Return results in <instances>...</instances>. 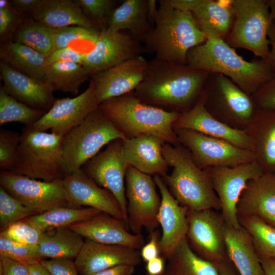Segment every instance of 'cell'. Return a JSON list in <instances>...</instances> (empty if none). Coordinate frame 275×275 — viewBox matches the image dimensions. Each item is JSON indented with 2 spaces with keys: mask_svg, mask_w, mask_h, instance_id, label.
Wrapping results in <instances>:
<instances>
[{
  "mask_svg": "<svg viewBox=\"0 0 275 275\" xmlns=\"http://www.w3.org/2000/svg\"><path fill=\"white\" fill-rule=\"evenodd\" d=\"M270 16L272 21L275 22V0H266Z\"/></svg>",
  "mask_w": 275,
  "mask_h": 275,
  "instance_id": "60",
  "label": "cell"
},
{
  "mask_svg": "<svg viewBox=\"0 0 275 275\" xmlns=\"http://www.w3.org/2000/svg\"><path fill=\"white\" fill-rule=\"evenodd\" d=\"M158 3L153 27L143 43L146 52L158 60L186 65L188 51L203 43L206 37L190 12L173 8L161 0Z\"/></svg>",
  "mask_w": 275,
  "mask_h": 275,
  "instance_id": "3",
  "label": "cell"
},
{
  "mask_svg": "<svg viewBox=\"0 0 275 275\" xmlns=\"http://www.w3.org/2000/svg\"><path fill=\"white\" fill-rule=\"evenodd\" d=\"M11 6L10 1L7 0L0 1V8H6Z\"/></svg>",
  "mask_w": 275,
  "mask_h": 275,
  "instance_id": "61",
  "label": "cell"
},
{
  "mask_svg": "<svg viewBox=\"0 0 275 275\" xmlns=\"http://www.w3.org/2000/svg\"><path fill=\"white\" fill-rule=\"evenodd\" d=\"M199 98L213 117L237 129L244 130L258 111L251 96L218 73H209Z\"/></svg>",
  "mask_w": 275,
  "mask_h": 275,
  "instance_id": "8",
  "label": "cell"
},
{
  "mask_svg": "<svg viewBox=\"0 0 275 275\" xmlns=\"http://www.w3.org/2000/svg\"><path fill=\"white\" fill-rule=\"evenodd\" d=\"M142 260L139 250L86 239L74 262L79 274L91 275L119 265L136 267Z\"/></svg>",
  "mask_w": 275,
  "mask_h": 275,
  "instance_id": "21",
  "label": "cell"
},
{
  "mask_svg": "<svg viewBox=\"0 0 275 275\" xmlns=\"http://www.w3.org/2000/svg\"><path fill=\"white\" fill-rule=\"evenodd\" d=\"M51 30L53 50L69 46V43L74 41H87L92 43L94 45L100 32L96 28L76 25L58 29L51 28Z\"/></svg>",
  "mask_w": 275,
  "mask_h": 275,
  "instance_id": "41",
  "label": "cell"
},
{
  "mask_svg": "<svg viewBox=\"0 0 275 275\" xmlns=\"http://www.w3.org/2000/svg\"><path fill=\"white\" fill-rule=\"evenodd\" d=\"M268 37L270 46L269 63L271 64L275 73V22L273 21L270 26Z\"/></svg>",
  "mask_w": 275,
  "mask_h": 275,
  "instance_id": "55",
  "label": "cell"
},
{
  "mask_svg": "<svg viewBox=\"0 0 275 275\" xmlns=\"http://www.w3.org/2000/svg\"><path fill=\"white\" fill-rule=\"evenodd\" d=\"M0 257L11 259L25 265L42 259L36 245L23 244L0 235Z\"/></svg>",
  "mask_w": 275,
  "mask_h": 275,
  "instance_id": "43",
  "label": "cell"
},
{
  "mask_svg": "<svg viewBox=\"0 0 275 275\" xmlns=\"http://www.w3.org/2000/svg\"><path fill=\"white\" fill-rule=\"evenodd\" d=\"M12 6L0 8V35L1 39L10 33L16 24L17 17Z\"/></svg>",
  "mask_w": 275,
  "mask_h": 275,
  "instance_id": "51",
  "label": "cell"
},
{
  "mask_svg": "<svg viewBox=\"0 0 275 275\" xmlns=\"http://www.w3.org/2000/svg\"><path fill=\"white\" fill-rule=\"evenodd\" d=\"M99 105L95 83L91 79L88 88L80 95L55 100L49 111L32 127L42 131L50 129L52 133L64 136Z\"/></svg>",
  "mask_w": 275,
  "mask_h": 275,
  "instance_id": "17",
  "label": "cell"
},
{
  "mask_svg": "<svg viewBox=\"0 0 275 275\" xmlns=\"http://www.w3.org/2000/svg\"><path fill=\"white\" fill-rule=\"evenodd\" d=\"M125 181L127 228L135 234H141L143 229L150 234L159 226L157 215L161 198L154 179L130 166Z\"/></svg>",
  "mask_w": 275,
  "mask_h": 275,
  "instance_id": "10",
  "label": "cell"
},
{
  "mask_svg": "<svg viewBox=\"0 0 275 275\" xmlns=\"http://www.w3.org/2000/svg\"><path fill=\"white\" fill-rule=\"evenodd\" d=\"M148 66L149 62L140 56L93 75L99 103L134 91L143 81Z\"/></svg>",
  "mask_w": 275,
  "mask_h": 275,
  "instance_id": "22",
  "label": "cell"
},
{
  "mask_svg": "<svg viewBox=\"0 0 275 275\" xmlns=\"http://www.w3.org/2000/svg\"><path fill=\"white\" fill-rule=\"evenodd\" d=\"M175 131L180 144L189 151L195 163L202 170L212 167H234L256 160L252 151L224 140L190 129Z\"/></svg>",
  "mask_w": 275,
  "mask_h": 275,
  "instance_id": "12",
  "label": "cell"
},
{
  "mask_svg": "<svg viewBox=\"0 0 275 275\" xmlns=\"http://www.w3.org/2000/svg\"><path fill=\"white\" fill-rule=\"evenodd\" d=\"M186 238L193 251L216 266L228 260L225 237L226 222L214 209L188 210Z\"/></svg>",
  "mask_w": 275,
  "mask_h": 275,
  "instance_id": "11",
  "label": "cell"
},
{
  "mask_svg": "<svg viewBox=\"0 0 275 275\" xmlns=\"http://www.w3.org/2000/svg\"><path fill=\"white\" fill-rule=\"evenodd\" d=\"M264 173L275 174V111L259 109L244 129Z\"/></svg>",
  "mask_w": 275,
  "mask_h": 275,
  "instance_id": "28",
  "label": "cell"
},
{
  "mask_svg": "<svg viewBox=\"0 0 275 275\" xmlns=\"http://www.w3.org/2000/svg\"><path fill=\"white\" fill-rule=\"evenodd\" d=\"M259 258L264 275H275V259Z\"/></svg>",
  "mask_w": 275,
  "mask_h": 275,
  "instance_id": "58",
  "label": "cell"
},
{
  "mask_svg": "<svg viewBox=\"0 0 275 275\" xmlns=\"http://www.w3.org/2000/svg\"><path fill=\"white\" fill-rule=\"evenodd\" d=\"M135 267L129 265H119L91 275H133Z\"/></svg>",
  "mask_w": 275,
  "mask_h": 275,
  "instance_id": "54",
  "label": "cell"
},
{
  "mask_svg": "<svg viewBox=\"0 0 275 275\" xmlns=\"http://www.w3.org/2000/svg\"><path fill=\"white\" fill-rule=\"evenodd\" d=\"M100 212H102L92 207L66 206L35 214L24 219L44 232L61 227H68L86 221Z\"/></svg>",
  "mask_w": 275,
  "mask_h": 275,
  "instance_id": "34",
  "label": "cell"
},
{
  "mask_svg": "<svg viewBox=\"0 0 275 275\" xmlns=\"http://www.w3.org/2000/svg\"><path fill=\"white\" fill-rule=\"evenodd\" d=\"M204 170L208 175L220 203V212L228 225L241 228L237 215V205L249 181L264 172L256 160L234 167H212Z\"/></svg>",
  "mask_w": 275,
  "mask_h": 275,
  "instance_id": "14",
  "label": "cell"
},
{
  "mask_svg": "<svg viewBox=\"0 0 275 275\" xmlns=\"http://www.w3.org/2000/svg\"><path fill=\"white\" fill-rule=\"evenodd\" d=\"M148 0H125L112 12L107 28L114 31L128 30L143 44L152 26L148 18Z\"/></svg>",
  "mask_w": 275,
  "mask_h": 275,
  "instance_id": "31",
  "label": "cell"
},
{
  "mask_svg": "<svg viewBox=\"0 0 275 275\" xmlns=\"http://www.w3.org/2000/svg\"><path fill=\"white\" fill-rule=\"evenodd\" d=\"M144 52L143 44L131 34L106 28L100 31L93 49L85 53L82 65L90 75H93Z\"/></svg>",
  "mask_w": 275,
  "mask_h": 275,
  "instance_id": "16",
  "label": "cell"
},
{
  "mask_svg": "<svg viewBox=\"0 0 275 275\" xmlns=\"http://www.w3.org/2000/svg\"><path fill=\"white\" fill-rule=\"evenodd\" d=\"M161 233L156 229L149 234V240L144 244L140 251L142 260L147 262L159 256V241Z\"/></svg>",
  "mask_w": 275,
  "mask_h": 275,
  "instance_id": "49",
  "label": "cell"
},
{
  "mask_svg": "<svg viewBox=\"0 0 275 275\" xmlns=\"http://www.w3.org/2000/svg\"><path fill=\"white\" fill-rule=\"evenodd\" d=\"M0 58L15 70L45 81L47 57L30 47L14 41L4 43L0 47Z\"/></svg>",
  "mask_w": 275,
  "mask_h": 275,
  "instance_id": "32",
  "label": "cell"
},
{
  "mask_svg": "<svg viewBox=\"0 0 275 275\" xmlns=\"http://www.w3.org/2000/svg\"><path fill=\"white\" fill-rule=\"evenodd\" d=\"M41 260L34 261L25 265L29 275H51L49 270L42 264Z\"/></svg>",
  "mask_w": 275,
  "mask_h": 275,
  "instance_id": "56",
  "label": "cell"
},
{
  "mask_svg": "<svg viewBox=\"0 0 275 275\" xmlns=\"http://www.w3.org/2000/svg\"><path fill=\"white\" fill-rule=\"evenodd\" d=\"M157 3L155 0H148V18L150 23H153V25L158 12Z\"/></svg>",
  "mask_w": 275,
  "mask_h": 275,
  "instance_id": "59",
  "label": "cell"
},
{
  "mask_svg": "<svg viewBox=\"0 0 275 275\" xmlns=\"http://www.w3.org/2000/svg\"><path fill=\"white\" fill-rule=\"evenodd\" d=\"M165 143L156 136L141 134L123 141V155L129 165L139 171L163 177L169 167L162 152Z\"/></svg>",
  "mask_w": 275,
  "mask_h": 275,
  "instance_id": "27",
  "label": "cell"
},
{
  "mask_svg": "<svg viewBox=\"0 0 275 275\" xmlns=\"http://www.w3.org/2000/svg\"><path fill=\"white\" fill-rule=\"evenodd\" d=\"M99 108L128 138L149 134L172 145L180 144L173 125L181 113L146 104L133 91L106 100Z\"/></svg>",
  "mask_w": 275,
  "mask_h": 275,
  "instance_id": "4",
  "label": "cell"
},
{
  "mask_svg": "<svg viewBox=\"0 0 275 275\" xmlns=\"http://www.w3.org/2000/svg\"><path fill=\"white\" fill-rule=\"evenodd\" d=\"M220 275H238V272L230 259L217 266Z\"/></svg>",
  "mask_w": 275,
  "mask_h": 275,
  "instance_id": "57",
  "label": "cell"
},
{
  "mask_svg": "<svg viewBox=\"0 0 275 275\" xmlns=\"http://www.w3.org/2000/svg\"><path fill=\"white\" fill-rule=\"evenodd\" d=\"M85 53H81L70 46L56 49L47 57L48 64L61 61H70L82 64Z\"/></svg>",
  "mask_w": 275,
  "mask_h": 275,
  "instance_id": "48",
  "label": "cell"
},
{
  "mask_svg": "<svg viewBox=\"0 0 275 275\" xmlns=\"http://www.w3.org/2000/svg\"><path fill=\"white\" fill-rule=\"evenodd\" d=\"M259 258L275 259V227L255 216L238 217Z\"/></svg>",
  "mask_w": 275,
  "mask_h": 275,
  "instance_id": "37",
  "label": "cell"
},
{
  "mask_svg": "<svg viewBox=\"0 0 275 275\" xmlns=\"http://www.w3.org/2000/svg\"><path fill=\"white\" fill-rule=\"evenodd\" d=\"M45 113L17 100L0 89V125L19 122L32 127Z\"/></svg>",
  "mask_w": 275,
  "mask_h": 275,
  "instance_id": "38",
  "label": "cell"
},
{
  "mask_svg": "<svg viewBox=\"0 0 275 275\" xmlns=\"http://www.w3.org/2000/svg\"><path fill=\"white\" fill-rule=\"evenodd\" d=\"M237 215L255 216L275 227V174L250 180L237 205Z\"/></svg>",
  "mask_w": 275,
  "mask_h": 275,
  "instance_id": "26",
  "label": "cell"
},
{
  "mask_svg": "<svg viewBox=\"0 0 275 275\" xmlns=\"http://www.w3.org/2000/svg\"><path fill=\"white\" fill-rule=\"evenodd\" d=\"M0 184L9 194L36 214L61 207H71L63 179L52 182L1 171Z\"/></svg>",
  "mask_w": 275,
  "mask_h": 275,
  "instance_id": "13",
  "label": "cell"
},
{
  "mask_svg": "<svg viewBox=\"0 0 275 275\" xmlns=\"http://www.w3.org/2000/svg\"><path fill=\"white\" fill-rule=\"evenodd\" d=\"M160 275H169V274L167 272V271L165 270V271H164L162 274H160Z\"/></svg>",
  "mask_w": 275,
  "mask_h": 275,
  "instance_id": "62",
  "label": "cell"
},
{
  "mask_svg": "<svg viewBox=\"0 0 275 275\" xmlns=\"http://www.w3.org/2000/svg\"><path fill=\"white\" fill-rule=\"evenodd\" d=\"M36 214L0 187V230L2 232L13 224Z\"/></svg>",
  "mask_w": 275,
  "mask_h": 275,
  "instance_id": "40",
  "label": "cell"
},
{
  "mask_svg": "<svg viewBox=\"0 0 275 275\" xmlns=\"http://www.w3.org/2000/svg\"><path fill=\"white\" fill-rule=\"evenodd\" d=\"M210 73L188 65L153 59L146 75L133 91L142 102L163 109L185 112L199 99Z\"/></svg>",
  "mask_w": 275,
  "mask_h": 275,
  "instance_id": "1",
  "label": "cell"
},
{
  "mask_svg": "<svg viewBox=\"0 0 275 275\" xmlns=\"http://www.w3.org/2000/svg\"><path fill=\"white\" fill-rule=\"evenodd\" d=\"M162 154L169 167L170 175L162 177L177 201L189 210H221L219 199L206 172L194 161L189 151L181 144L165 143Z\"/></svg>",
  "mask_w": 275,
  "mask_h": 275,
  "instance_id": "5",
  "label": "cell"
},
{
  "mask_svg": "<svg viewBox=\"0 0 275 275\" xmlns=\"http://www.w3.org/2000/svg\"><path fill=\"white\" fill-rule=\"evenodd\" d=\"M234 21L224 39L232 47L243 48L269 62L268 34L272 22L266 0H230Z\"/></svg>",
  "mask_w": 275,
  "mask_h": 275,
  "instance_id": "9",
  "label": "cell"
},
{
  "mask_svg": "<svg viewBox=\"0 0 275 275\" xmlns=\"http://www.w3.org/2000/svg\"><path fill=\"white\" fill-rule=\"evenodd\" d=\"M74 2L84 14L97 25L100 31L107 28L110 15L115 9L113 0H76Z\"/></svg>",
  "mask_w": 275,
  "mask_h": 275,
  "instance_id": "42",
  "label": "cell"
},
{
  "mask_svg": "<svg viewBox=\"0 0 275 275\" xmlns=\"http://www.w3.org/2000/svg\"><path fill=\"white\" fill-rule=\"evenodd\" d=\"M84 241L82 236L69 227H61L43 232L36 248L42 259H73L79 253Z\"/></svg>",
  "mask_w": 275,
  "mask_h": 275,
  "instance_id": "33",
  "label": "cell"
},
{
  "mask_svg": "<svg viewBox=\"0 0 275 275\" xmlns=\"http://www.w3.org/2000/svg\"><path fill=\"white\" fill-rule=\"evenodd\" d=\"M0 73L3 89L17 100L41 109L50 108L54 103V90L46 82L21 73L1 61Z\"/></svg>",
  "mask_w": 275,
  "mask_h": 275,
  "instance_id": "25",
  "label": "cell"
},
{
  "mask_svg": "<svg viewBox=\"0 0 275 275\" xmlns=\"http://www.w3.org/2000/svg\"><path fill=\"white\" fill-rule=\"evenodd\" d=\"M63 137L25 127L10 172L47 182L62 179Z\"/></svg>",
  "mask_w": 275,
  "mask_h": 275,
  "instance_id": "6",
  "label": "cell"
},
{
  "mask_svg": "<svg viewBox=\"0 0 275 275\" xmlns=\"http://www.w3.org/2000/svg\"><path fill=\"white\" fill-rule=\"evenodd\" d=\"M186 64L196 69L222 74L251 96L275 75L271 64L260 59L248 61L219 37L208 36L190 49Z\"/></svg>",
  "mask_w": 275,
  "mask_h": 275,
  "instance_id": "2",
  "label": "cell"
},
{
  "mask_svg": "<svg viewBox=\"0 0 275 275\" xmlns=\"http://www.w3.org/2000/svg\"><path fill=\"white\" fill-rule=\"evenodd\" d=\"M251 96L259 109L275 111V75Z\"/></svg>",
  "mask_w": 275,
  "mask_h": 275,
  "instance_id": "46",
  "label": "cell"
},
{
  "mask_svg": "<svg viewBox=\"0 0 275 275\" xmlns=\"http://www.w3.org/2000/svg\"><path fill=\"white\" fill-rule=\"evenodd\" d=\"M63 183L71 207H92L125 222L120 204L114 195L98 185L82 169L64 174Z\"/></svg>",
  "mask_w": 275,
  "mask_h": 275,
  "instance_id": "19",
  "label": "cell"
},
{
  "mask_svg": "<svg viewBox=\"0 0 275 275\" xmlns=\"http://www.w3.org/2000/svg\"><path fill=\"white\" fill-rule=\"evenodd\" d=\"M173 128L174 130H193L253 152V144L245 130L233 128L213 117L200 98L191 108L180 114Z\"/></svg>",
  "mask_w": 275,
  "mask_h": 275,
  "instance_id": "23",
  "label": "cell"
},
{
  "mask_svg": "<svg viewBox=\"0 0 275 275\" xmlns=\"http://www.w3.org/2000/svg\"><path fill=\"white\" fill-rule=\"evenodd\" d=\"M14 41L47 57L53 50L51 28L35 21L21 24L15 31Z\"/></svg>",
  "mask_w": 275,
  "mask_h": 275,
  "instance_id": "39",
  "label": "cell"
},
{
  "mask_svg": "<svg viewBox=\"0 0 275 275\" xmlns=\"http://www.w3.org/2000/svg\"><path fill=\"white\" fill-rule=\"evenodd\" d=\"M21 134L9 130H0V168L2 171H11L16 161Z\"/></svg>",
  "mask_w": 275,
  "mask_h": 275,
  "instance_id": "44",
  "label": "cell"
},
{
  "mask_svg": "<svg viewBox=\"0 0 275 275\" xmlns=\"http://www.w3.org/2000/svg\"><path fill=\"white\" fill-rule=\"evenodd\" d=\"M123 141L122 140L112 141L104 150L87 161L81 169L98 185L107 189L114 195L120 204L127 226V200L124 182L130 166L123 155Z\"/></svg>",
  "mask_w": 275,
  "mask_h": 275,
  "instance_id": "15",
  "label": "cell"
},
{
  "mask_svg": "<svg viewBox=\"0 0 275 275\" xmlns=\"http://www.w3.org/2000/svg\"><path fill=\"white\" fill-rule=\"evenodd\" d=\"M161 195V204L157 215L161 227L160 253L168 260L180 242L186 237L188 209L181 205L170 191L162 177H153Z\"/></svg>",
  "mask_w": 275,
  "mask_h": 275,
  "instance_id": "18",
  "label": "cell"
},
{
  "mask_svg": "<svg viewBox=\"0 0 275 275\" xmlns=\"http://www.w3.org/2000/svg\"><path fill=\"white\" fill-rule=\"evenodd\" d=\"M43 233L23 219L11 225L1 232L0 235L23 244L36 246L39 243Z\"/></svg>",
  "mask_w": 275,
  "mask_h": 275,
  "instance_id": "45",
  "label": "cell"
},
{
  "mask_svg": "<svg viewBox=\"0 0 275 275\" xmlns=\"http://www.w3.org/2000/svg\"><path fill=\"white\" fill-rule=\"evenodd\" d=\"M30 15L34 21L52 29L76 25L98 30L80 7L71 0H41Z\"/></svg>",
  "mask_w": 275,
  "mask_h": 275,
  "instance_id": "29",
  "label": "cell"
},
{
  "mask_svg": "<svg viewBox=\"0 0 275 275\" xmlns=\"http://www.w3.org/2000/svg\"><path fill=\"white\" fill-rule=\"evenodd\" d=\"M41 262L51 275H78V273L72 259L64 258L42 259Z\"/></svg>",
  "mask_w": 275,
  "mask_h": 275,
  "instance_id": "47",
  "label": "cell"
},
{
  "mask_svg": "<svg viewBox=\"0 0 275 275\" xmlns=\"http://www.w3.org/2000/svg\"><path fill=\"white\" fill-rule=\"evenodd\" d=\"M41 0H12V8L17 12L29 13L30 14L35 9Z\"/></svg>",
  "mask_w": 275,
  "mask_h": 275,
  "instance_id": "53",
  "label": "cell"
},
{
  "mask_svg": "<svg viewBox=\"0 0 275 275\" xmlns=\"http://www.w3.org/2000/svg\"><path fill=\"white\" fill-rule=\"evenodd\" d=\"M90 74L84 65L70 61H61L48 65L45 81L54 90L77 95L79 88Z\"/></svg>",
  "mask_w": 275,
  "mask_h": 275,
  "instance_id": "36",
  "label": "cell"
},
{
  "mask_svg": "<svg viewBox=\"0 0 275 275\" xmlns=\"http://www.w3.org/2000/svg\"><path fill=\"white\" fill-rule=\"evenodd\" d=\"M0 275H29L25 264L16 260L0 257Z\"/></svg>",
  "mask_w": 275,
  "mask_h": 275,
  "instance_id": "50",
  "label": "cell"
},
{
  "mask_svg": "<svg viewBox=\"0 0 275 275\" xmlns=\"http://www.w3.org/2000/svg\"><path fill=\"white\" fill-rule=\"evenodd\" d=\"M225 237L228 255L239 275H264L251 239L241 227L226 224Z\"/></svg>",
  "mask_w": 275,
  "mask_h": 275,
  "instance_id": "30",
  "label": "cell"
},
{
  "mask_svg": "<svg viewBox=\"0 0 275 275\" xmlns=\"http://www.w3.org/2000/svg\"><path fill=\"white\" fill-rule=\"evenodd\" d=\"M168 260L166 270L169 275H220L217 266L199 257L193 251L186 237Z\"/></svg>",
  "mask_w": 275,
  "mask_h": 275,
  "instance_id": "35",
  "label": "cell"
},
{
  "mask_svg": "<svg viewBox=\"0 0 275 275\" xmlns=\"http://www.w3.org/2000/svg\"><path fill=\"white\" fill-rule=\"evenodd\" d=\"M162 256H158L147 262L145 266L146 275H160L166 270L164 260Z\"/></svg>",
  "mask_w": 275,
  "mask_h": 275,
  "instance_id": "52",
  "label": "cell"
},
{
  "mask_svg": "<svg viewBox=\"0 0 275 275\" xmlns=\"http://www.w3.org/2000/svg\"><path fill=\"white\" fill-rule=\"evenodd\" d=\"M128 138L98 107L63 138V171L69 174L82 168L105 145Z\"/></svg>",
  "mask_w": 275,
  "mask_h": 275,
  "instance_id": "7",
  "label": "cell"
},
{
  "mask_svg": "<svg viewBox=\"0 0 275 275\" xmlns=\"http://www.w3.org/2000/svg\"><path fill=\"white\" fill-rule=\"evenodd\" d=\"M69 227L82 237L98 243L123 245L138 250L145 244L142 234L129 232L123 220L104 212Z\"/></svg>",
  "mask_w": 275,
  "mask_h": 275,
  "instance_id": "24",
  "label": "cell"
},
{
  "mask_svg": "<svg viewBox=\"0 0 275 275\" xmlns=\"http://www.w3.org/2000/svg\"><path fill=\"white\" fill-rule=\"evenodd\" d=\"M176 9L190 12L206 37L212 36L224 40L234 21L230 0H162Z\"/></svg>",
  "mask_w": 275,
  "mask_h": 275,
  "instance_id": "20",
  "label": "cell"
}]
</instances>
